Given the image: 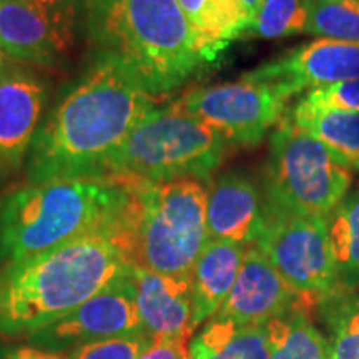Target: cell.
<instances>
[{
  "label": "cell",
  "mask_w": 359,
  "mask_h": 359,
  "mask_svg": "<svg viewBox=\"0 0 359 359\" xmlns=\"http://www.w3.org/2000/svg\"><path fill=\"white\" fill-rule=\"evenodd\" d=\"M156 98L122 64H92L40 123L25 163L27 183L105 177V168Z\"/></svg>",
  "instance_id": "obj_1"
},
{
  "label": "cell",
  "mask_w": 359,
  "mask_h": 359,
  "mask_svg": "<svg viewBox=\"0 0 359 359\" xmlns=\"http://www.w3.org/2000/svg\"><path fill=\"white\" fill-rule=\"evenodd\" d=\"M130 266L125 224L2 264L0 338H30L100 293Z\"/></svg>",
  "instance_id": "obj_2"
},
{
  "label": "cell",
  "mask_w": 359,
  "mask_h": 359,
  "mask_svg": "<svg viewBox=\"0 0 359 359\" xmlns=\"http://www.w3.org/2000/svg\"><path fill=\"white\" fill-rule=\"evenodd\" d=\"M93 55L122 64L148 93L165 97L210 65L177 0H79Z\"/></svg>",
  "instance_id": "obj_3"
},
{
  "label": "cell",
  "mask_w": 359,
  "mask_h": 359,
  "mask_svg": "<svg viewBox=\"0 0 359 359\" xmlns=\"http://www.w3.org/2000/svg\"><path fill=\"white\" fill-rule=\"evenodd\" d=\"M135 183L118 177H88L0 191V266L90 231L125 224Z\"/></svg>",
  "instance_id": "obj_4"
},
{
  "label": "cell",
  "mask_w": 359,
  "mask_h": 359,
  "mask_svg": "<svg viewBox=\"0 0 359 359\" xmlns=\"http://www.w3.org/2000/svg\"><path fill=\"white\" fill-rule=\"evenodd\" d=\"M203 180L135 183L125 218L130 262L160 275L188 278L208 241Z\"/></svg>",
  "instance_id": "obj_5"
},
{
  "label": "cell",
  "mask_w": 359,
  "mask_h": 359,
  "mask_svg": "<svg viewBox=\"0 0 359 359\" xmlns=\"http://www.w3.org/2000/svg\"><path fill=\"white\" fill-rule=\"evenodd\" d=\"M228 145L222 133L173 102L156 107L135 127L103 175L140 183L208 180Z\"/></svg>",
  "instance_id": "obj_6"
},
{
  "label": "cell",
  "mask_w": 359,
  "mask_h": 359,
  "mask_svg": "<svg viewBox=\"0 0 359 359\" xmlns=\"http://www.w3.org/2000/svg\"><path fill=\"white\" fill-rule=\"evenodd\" d=\"M351 185V170L285 115L269 137L263 185L268 203L294 213L327 218L346 198Z\"/></svg>",
  "instance_id": "obj_7"
},
{
  "label": "cell",
  "mask_w": 359,
  "mask_h": 359,
  "mask_svg": "<svg viewBox=\"0 0 359 359\" xmlns=\"http://www.w3.org/2000/svg\"><path fill=\"white\" fill-rule=\"evenodd\" d=\"M255 246L309 306L334 290L338 275L327 235V218L269 205Z\"/></svg>",
  "instance_id": "obj_8"
},
{
  "label": "cell",
  "mask_w": 359,
  "mask_h": 359,
  "mask_svg": "<svg viewBox=\"0 0 359 359\" xmlns=\"http://www.w3.org/2000/svg\"><path fill=\"white\" fill-rule=\"evenodd\" d=\"M273 85L241 77L183 93L175 105L203 120L230 145L255 147L285 118L286 102Z\"/></svg>",
  "instance_id": "obj_9"
},
{
  "label": "cell",
  "mask_w": 359,
  "mask_h": 359,
  "mask_svg": "<svg viewBox=\"0 0 359 359\" xmlns=\"http://www.w3.org/2000/svg\"><path fill=\"white\" fill-rule=\"evenodd\" d=\"M79 22V0H0V52L25 64L57 65L74 48Z\"/></svg>",
  "instance_id": "obj_10"
},
{
  "label": "cell",
  "mask_w": 359,
  "mask_h": 359,
  "mask_svg": "<svg viewBox=\"0 0 359 359\" xmlns=\"http://www.w3.org/2000/svg\"><path fill=\"white\" fill-rule=\"evenodd\" d=\"M132 333H145L137 306L133 264L100 293L32 334L29 341L32 346L60 354L83 344Z\"/></svg>",
  "instance_id": "obj_11"
},
{
  "label": "cell",
  "mask_w": 359,
  "mask_h": 359,
  "mask_svg": "<svg viewBox=\"0 0 359 359\" xmlns=\"http://www.w3.org/2000/svg\"><path fill=\"white\" fill-rule=\"evenodd\" d=\"M47 85L35 72L4 58L0 67V191L25 168L43 120Z\"/></svg>",
  "instance_id": "obj_12"
},
{
  "label": "cell",
  "mask_w": 359,
  "mask_h": 359,
  "mask_svg": "<svg viewBox=\"0 0 359 359\" xmlns=\"http://www.w3.org/2000/svg\"><path fill=\"white\" fill-rule=\"evenodd\" d=\"M245 77L273 85L291 98L304 88H320L359 79V43L316 39L246 72Z\"/></svg>",
  "instance_id": "obj_13"
},
{
  "label": "cell",
  "mask_w": 359,
  "mask_h": 359,
  "mask_svg": "<svg viewBox=\"0 0 359 359\" xmlns=\"http://www.w3.org/2000/svg\"><path fill=\"white\" fill-rule=\"evenodd\" d=\"M298 306L309 304L283 280L262 250L251 245L246 248L235 286L215 316L238 325L264 326Z\"/></svg>",
  "instance_id": "obj_14"
},
{
  "label": "cell",
  "mask_w": 359,
  "mask_h": 359,
  "mask_svg": "<svg viewBox=\"0 0 359 359\" xmlns=\"http://www.w3.org/2000/svg\"><path fill=\"white\" fill-rule=\"evenodd\" d=\"M266 219V196L253 180L238 172L218 175L206 188L208 240L255 245Z\"/></svg>",
  "instance_id": "obj_15"
},
{
  "label": "cell",
  "mask_w": 359,
  "mask_h": 359,
  "mask_svg": "<svg viewBox=\"0 0 359 359\" xmlns=\"http://www.w3.org/2000/svg\"><path fill=\"white\" fill-rule=\"evenodd\" d=\"M137 306L143 331L151 338L190 343L195 333V311L190 276H168L133 266Z\"/></svg>",
  "instance_id": "obj_16"
},
{
  "label": "cell",
  "mask_w": 359,
  "mask_h": 359,
  "mask_svg": "<svg viewBox=\"0 0 359 359\" xmlns=\"http://www.w3.org/2000/svg\"><path fill=\"white\" fill-rule=\"evenodd\" d=\"M248 246L208 240L191 269V296L195 326L212 320L235 286Z\"/></svg>",
  "instance_id": "obj_17"
},
{
  "label": "cell",
  "mask_w": 359,
  "mask_h": 359,
  "mask_svg": "<svg viewBox=\"0 0 359 359\" xmlns=\"http://www.w3.org/2000/svg\"><path fill=\"white\" fill-rule=\"evenodd\" d=\"M210 64L217 62L233 40L248 34L253 15L240 0H177Z\"/></svg>",
  "instance_id": "obj_18"
},
{
  "label": "cell",
  "mask_w": 359,
  "mask_h": 359,
  "mask_svg": "<svg viewBox=\"0 0 359 359\" xmlns=\"http://www.w3.org/2000/svg\"><path fill=\"white\" fill-rule=\"evenodd\" d=\"M288 116L321 142L341 165L359 172V111L321 109L299 98Z\"/></svg>",
  "instance_id": "obj_19"
},
{
  "label": "cell",
  "mask_w": 359,
  "mask_h": 359,
  "mask_svg": "<svg viewBox=\"0 0 359 359\" xmlns=\"http://www.w3.org/2000/svg\"><path fill=\"white\" fill-rule=\"evenodd\" d=\"M191 359H269L266 327L213 316L188 343Z\"/></svg>",
  "instance_id": "obj_20"
},
{
  "label": "cell",
  "mask_w": 359,
  "mask_h": 359,
  "mask_svg": "<svg viewBox=\"0 0 359 359\" xmlns=\"http://www.w3.org/2000/svg\"><path fill=\"white\" fill-rule=\"evenodd\" d=\"M266 327L269 359H331V344L298 306L275 318Z\"/></svg>",
  "instance_id": "obj_21"
},
{
  "label": "cell",
  "mask_w": 359,
  "mask_h": 359,
  "mask_svg": "<svg viewBox=\"0 0 359 359\" xmlns=\"http://www.w3.org/2000/svg\"><path fill=\"white\" fill-rule=\"evenodd\" d=\"M327 235L336 275L346 285L359 283V191L348 195L327 217Z\"/></svg>",
  "instance_id": "obj_22"
},
{
  "label": "cell",
  "mask_w": 359,
  "mask_h": 359,
  "mask_svg": "<svg viewBox=\"0 0 359 359\" xmlns=\"http://www.w3.org/2000/svg\"><path fill=\"white\" fill-rule=\"evenodd\" d=\"M311 0H262L255 12L248 35L278 40L306 34Z\"/></svg>",
  "instance_id": "obj_23"
},
{
  "label": "cell",
  "mask_w": 359,
  "mask_h": 359,
  "mask_svg": "<svg viewBox=\"0 0 359 359\" xmlns=\"http://www.w3.org/2000/svg\"><path fill=\"white\" fill-rule=\"evenodd\" d=\"M306 34L359 43V0H311Z\"/></svg>",
  "instance_id": "obj_24"
},
{
  "label": "cell",
  "mask_w": 359,
  "mask_h": 359,
  "mask_svg": "<svg viewBox=\"0 0 359 359\" xmlns=\"http://www.w3.org/2000/svg\"><path fill=\"white\" fill-rule=\"evenodd\" d=\"M333 302L331 323L334 333L331 344V359H359V296H341Z\"/></svg>",
  "instance_id": "obj_25"
},
{
  "label": "cell",
  "mask_w": 359,
  "mask_h": 359,
  "mask_svg": "<svg viewBox=\"0 0 359 359\" xmlns=\"http://www.w3.org/2000/svg\"><path fill=\"white\" fill-rule=\"evenodd\" d=\"M148 333H132L83 344L67 353V359H140L150 346Z\"/></svg>",
  "instance_id": "obj_26"
},
{
  "label": "cell",
  "mask_w": 359,
  "mask_h": 359,
  "mask_svg": "<svg viewBox=\"0 0 359 359\" xmlns=\"http://www.w3.org/2000/svg\"><path fill=\"white\" fill-rule=\"evenodd\" d=\"M303 98L321 109L359 111V79L313 88Z\"/></svg>",
  "instance_id": "obj_27"
},
{
  "label": "cell",
  "mask_w": 359,
  "mask_h": 359,
  "mask_svg": "<svg viewBox=\"0 0 359 359\" xmlns=\"http://www.w3.org/2000/svg\"><path fill=\"white\" fill-rule=\"evenodd\" d=\"M140 359H191L188 343L172 338H154Z\"/></svg>",
  "instance_id": "obj_28"
},
{
  "label": "cell",
  "mask_w": 359,
  "mask_h": 359,
  "mask_svg": "<svg viewBox=\"0 0 359 359\" xmlns=\"http://www.w3.org/2000/svg\"><path fill=\"white\" fill-rule=\"evenodd\" d=\"M0 359H67L37 346H0Z\"/></svg>",
  "instance_id": "obj_29"
},
{
  "label": "cell",
  "mask_w": 359,
  "mask_h": 359,
  "mask_svg": "<svg viewBox=\"0 0 359 359\" xmlns=\"http://www.w3.org/2000/svg\"><path fill=\"white\" fill-rule=\"evenodd\" d=\"M241 4L246 7V11H248L251 15H255V12H257V8L259 4H262V0H240Z\"/></svg>",
  "instance_id": "obj_30"
},
{
  "label": "cell",
  "mask_w": 359,
  "mask_h": 359,
  "mask_svg": "<svg viewBox=\"0 0 359 359\" xmlns=\"http://www.w3.org/2000/svg\"><path fill=\"white\" fill-rule=\"evenodd\" d=\"M17 2H29V4H37V2H50V0H17Z\"/></svg>",
  "instance_id": "obj_31"
},
{
  "label": "cell",
  "mask_w": 359,
  "mask_h": 359,
  "mask_svg": "<svg viewBox=\"0 0 359 359\" xmlns=\"http://www.w3.org/2000/svg\"><path fill=\"white\" fill-rule=\"evenodd\" d=\"M4 58H6V55H4L2 58H0V67H2V62H4Z\"/></svg>",
  "instance_id": "obj_32"
},
{
  "label": "cell",
  "mask_w": 359,
  "mask_h": 359,
  "mask_svg": "<svg viewBox=\"0 0 359 359\" xmlns=\"http://www.w3.org/2000/svg\"><path fill=\"white\" fill-rule=\"evenodd\" d=\"M2 57H4V53H2V52H0V58H2Z\"/></svg>",
  "instance_id": "obj_33"
}]
</instances>
